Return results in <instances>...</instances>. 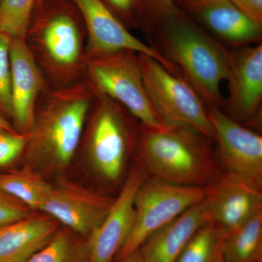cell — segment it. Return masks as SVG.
<instances>
[{
  "label": "cell",
  "mask_w": 262,
  "mask_h": 262,
  "mask_svg": "<svg viewBox=\"0 0 262 262\" xmlns=\"http://www.w3.org/2000/svg\"><path fill=\"white\" fill-rule=\"evenodd\" d=\"M203 201L208 222L228 234L262 211V190L222 171Z\"/></svg>",
  "instance_id": "obj_14"
},
{
  "label": "cell",
  "mask_w": 262,
  "mask_h": 262,
  "mask_svg": "<svg viewBox=\"0 0 262 262\" xmlns=\"http://www.w3.org/2000/svg\"><path fill=\"white\" fill-rule=\"evenodd\" d=\"M0 1H1V0H0Z\"/></svg>",
  "instance_id": "obj_35"
},
{
  "label": "cell",
  "mask_w": 262,
  "mask_h": 262,
  "mask_svg": "<svg viewBox=\"0 0 262 262\" xmlns=\"http://www.w3.org/2000/svg\"><path fill=\"white\" fill-rule=\"evenodd\" d=\"M36 0H1L0 32L11 38L25 39Z\"/></svg>",
  "instance_id": "obj_23"
},
{
  "label": "cell",
  "mask_w": 262,
  "mask_h": 262,
  "mask_svg": "<svg viewBox=\"0 0 262 262\" xmlns=\"http://www.w3.org/2000/svg\"><path fill=\"white\" fill-rule=\"evenodd\" d=\"M4 130H4V129L2 128V127H0V133H1V132H2V131H4ZM5 131H6V130H5Z\"/></svg>",
  "instance_id": "obj_34"
},
{
  "label": "cell",
  "mask_w": 262,
  "mask_h": 262,
  "mask_svg": "<svg viewBox=\"0 0 262 262\" xmlns=\"http://www.w3.org/2000/svg\"><path fill=\"white\" fill-rule=\"evenodd\" d=\"M114 199L69 179L52 184L40 211L63 227L89 237L107 214Z\"/></svg>",
  "instance_id": "obj_10"
},
{
  "label": "cell",
  "mask_w": 262,
  "mask_h": 262,
  "mask_svg": "<svg viewBox=\"0 0 262 262\" xmlns=\"http://www.w3.org/2000/svg\"><path fill=\"white\" fill-rule=\"evenodd\" d=\"M11 119L15 130L29 134L35 120L39 96L46 89V80L25 39L10 38Z\"/></svg>",
  "instance_id": "obj_15"
},
{
  "label": "cell",
  "mask_w": 262,
  "mask_h": 262,
  "mask_svg": "<svg viewBox=\"0 0 262 262\" xmlns=\"http://www.w3.org/2000/svg\"><path fill=\"white\" fill-rule=\"evenodd\" d=\"M149 34L150 46L176 67L207 106L225 107L221 85L228 78L232 51L181 9Z\"/></svg>",
  "instance_id": "obj_1"
},
{
  "label": "cell",
  "mask_w": 262,
  "mask_h": 262,
  "mask_svg": "<svg viewBox=\"0 0 262 262\" xmlns=\"http://www.w3.org/2000/svg\"><path fill=\"white\" fill-rule=\"evenodd\" d=\"M40 172L28 165L23 168L0 173V189L28 206L33 211H40L51 191Z\"/></svg>",
  "instance_id": "obj_19"
},
{
  "label": "cell",
  "mask_w": 262,
  "mask_h": 262,
  "mask_svg": "<svg viewBox=\"0 0 262 262\" xmlns=\"http://www.w3.org/2000/svg\"><path fill=\"white\" fill-rule=\"evenodd\" d=\"M146 94L165 126H185L214 140V131L204 101L187 81L155 58L139 53Z\"/></svg>",
  "instance_id": "obj_6"
},
{
  "label": "cell",
  "mask_w": 262,
  "mask_h": 262,
  "mask_svg": "<svg viewBox=\"0 0 262 262\" xmlns=\"http://www.w3.org/2000/svg\"><path fill=\"white\" fill-rule=\"evenodd\" d=\"M85 59L88 80L96 92L121 104L141 125L156 128L165 126L146 94L139 53L122 50Z\"/></svg>",
  "instance_id": "obj_5"
},
{
  "label": "cell",
  "mask_w": 262,
  "mask_h": 262,
  "mask_svg": "<svg viewBox=\"0 0 262 262\" xmlns=\"http://www.w3.org/2000/svg\"><path fill=\"white\" fill-rule=\"evenodd\" d=\"M177 3H183L185 2L192 1V0H177Z\"/></svg>",
  "instance_id": "obj_32"
},
{
  "label": "cell",
  "mask_w": 262,
  "mask_h": 262,
  "mask_svg": "<svg viewBox=\"0 0 262 262\" xmlns=\"http://www.w3.org/2000/svg\"><path fill=\"white\" fill-rule=\"evenodd\" d=\"M179 10L177 0H140L138 22L149 34Z\"/></svg>",
  "instance_id": "obj_24"
},
{
  "label": "cell",
  "mask_w": 262,
  "mask_h": 262,
  "mask_svg": "<svg viewBox=\"0 0 262 262\" xmlns=\"http://www.w3.org/2000/svg\"><path fill=\"white\" fill-rule=\"evenodd\" d=\"M227 81L229 97L225 99L227 111L224 112L241 125H253L258 120L261 107V42L232 51Z\"/></svg>",
  "instance_id": "obj_13"
},
{
  "label": "cell",
  "mask_w": 262,
  "mask_h": 262,
  "mask_svg": "<svg viewBox=\"0 0 262 262\" xmlns=\"http://www.w3.org/2000/svg\"><path fill=\"white\" fill-rule=\"evenodd\" d=\"M146 175L136 164L127 173L107 214L89 237L90 262H113L125 245L135 220V198Z\"/></svg>",
  "instance_id": "obj_12"
},
{
  "label": "cell",
  "mask_w": 262,
  "mask_h": 262,
  "mask_svg": "<svg viewBox=\"0 0 262 262\" xmlns=\"http://www.w3.org/2000/svg\"><path fill=\"white\" fill-rule=\"evenodd\" d=\"M245 15L262 24V0H229Z\"/></svg>",
  "instance_id": "obj_29"
},
{
  "label": "cell",
  "mask_w": 262,
  "mask_h": 262,
  "mask_svg": "<svg viewBox=\"0 0 262 262\" xmlns=\"http://www.w3.org/2000/svg\"><path fill=\"white\" fill-rule=\"evenodd\" d=\"M78 8L88 33L86 57L128 50L155 58L173 73L177 70L156 50L131 34L103 0H70Z\"/></svg>",
  "instance_id": "obj_11"
},
{
  "label": "cell",
  "mask_w": 262,
  "mask_h": 262,
  "mask_svg": "<svg viewBox=\"0 0 262 262\" xmlns=\"http://www.w3.org/2000/svg\"><path fill=\"white\" fill-rule=\"evenodd\" d=\"M222 171L262 189V137L215 106H207Z\"/></svg>",
  "instance_id": "obj_9"
},
{
  "label": "cell",
  "mask_w": 262,
  "mask_h": 262,
  "mask_svg": "<svg viewBox=\"0 0 262 262\" xmlns=\"http://www.w3.org/2000/svg\"><path fill=\"white\" fill-rule=\"evenodd\" d=\"M10 38L0 32V115L5 119H11L12 113Z\"/></svg>",
  "instance_id": "obj_25"
},
{
  "label": "cell",
  "mask_w": 262,
  "mask_h": 262,
  "mask_svg": "<svg viewBox=\"0 0 262 262\" xmlns=\"http://www.w3.org/2000/svg\"><path fill=\"white\" fill-rule=\"evenodd\" d=\"M222 42L236 48L261 42L262 24L245 15L229 0H192L182 3Z\"/></svg>",
  "instance_id": "obj_16"
},
{
  "label": "cell",
  "mask_w": 262,
  "mask_h": 262,
  "mask_svg": "<svg viewBox=\"0 0 262 262\" xmlns=\"http://www.w3.org/2000/svg\"><path fill=\"white\" fill-rule=\"evenodd\" d=\"M87 134V150L95 172L103 182L123 179L127 161L135 153L140 122L121 104L96 92Z\"/></svg>",
  "instance_id": "obj_4"
},
{
  "label": "cell",
  "mask_w": 262,
  "mask_h": 262,
  "mask_svg": "<svg viewBox=\"0 0 262 262\" xmlns=\"http://www.w3.org/2000/svg\"><path fill=\"white\" fill-rule=\"evenodd\" d=\"M208 222L202 201L146 239L139 248L144 261L176 262L189 239Z\"/></svg>",
  "instance_id": "obj_18"
},
{
  "label": "cell",
  "mask_w": 262,
  "mask_h": 262,
  "mask_svg": "<svg viewBox=\"0 0 262 262\" xmlns=\"http://www.w3.org/2000/svg\"><path fill=\"white\" fill-rule=\"evenodd\" d=\"M28 134L2 131L0 133V167L7 166L23 154Z\"/></svg>",
  "instance_id": "obj_26"
},
{
  "label": "cell",
  "mask_w": 262,
  "mask_h": 262,
  "mask_svg": "<svg viewBox=\"0 0 262 262\" xmlns=\"http://www.w3.org/2000/svg\"><path fill=\"white\" fill-rule=\"evenodd\" d=\"M60 227L51 215L34 212L0 227V262H26L53 238Z\"/></svg>",
  "instance_id": "obj_17"
},
{
  "label": "cell",
  "mask_w": 262,
  "mask_h": 262,
  "mask_svg": "<svg viewBox=\"0 0 262 262\" xmlns=\"http://www.w3.org/2000/svg\"><path fill=\"white\" fill-rule=\"evenodd\" d=\"M224 262H262V211L226 236Z\"/></svg>",
  "instance_id": "obj_20"
},
{
  "label": "cell",
  "mask_w": 262,
  "mask_h": 262,
  "mask_svg": "<svg viewBox=\"0 0 262 262\" xmlns=\"http://www.w3.org/2000/svg\"><path fill=\"white\" fill-rule=\"evenodd\" d=\"M212 141L189 127L140 125L136 163L149 178L187 187H208L222 173Z\"/></svg>",
  "instance_id": "obj_3"
},
{
  "label": "cell",
  "mask_w": 262,
  "mask_h": 262,
  "mask_svg": "<svg viewBox=\"0 0 262 262\" xmlns=\"http://www.w3.org/2000/svg\"><path fill=\"white\" fill-rule=\"evenodd\" d=\"M44 93L24 153L27 165L37 171H58L70 165L80 145L96 93L88 79Z\"/></svg>",
  "instance_id": "obj_2"
},
{
  "label": "cell",
  "mask_w": 262,
  "mask_h": 262,
  "mask_svg": "<svg viewBox=\"0 0 262 262\" xmlns=\"http://www.w3.org/2000/svg\"><path fill=\"white\" fill-rule=\"evenodd\" d=\"M26 262H90L89 237L59 227L51 241Z\"/></svg>",
  "instance_id": "obj_21"
},
{
  "label": "cell",
  "mask_w": 262,
  "mask_h": 262,
  "mask_svg": "<svg viewBox=\"0 0 262 262\" xmlns=\"http://www.w3.org/2000/svg\"><path fill=\"white\" fill-rule=\"evenodd\" d=\"M208 190V186L187 187L146 177L136 193L134 227L114 261L126 259L157 231L203 201Z\"/></svg>",
  "instance_id": "obj_7"
},
{
  "label": "cell",
  "mask_w": 262,
  "mask_h": 262,
  "mask_svg": "<svg viewBox=\"0 0 262 262\" xmlns=\"http://www.w3.org/2000/svg\"><path fill=\"white\" fill-rule=\"evenodd\" d=\"M26 42L39 67L51 77L67 86L77 83L80 74H86L85 50L80 29L70 15H55Z\"/></svg>",
  "instance_id": "obj_8"
},
{
  "label": "cell",
  "mask_w": 262,
  "mask_h": 262,
  "mask_svg": "<svg viewBox=\"0 0 262 262\" xmlns=\"http://www.w3.org/2000/svg\"><path fill=\"white\" fill-rule=\"evenodd\" d=\"M227 234L206 223L189 239L176 262H224V245Z\"/></svg>",
  "instance_id": "obj_22"
},
{
  "label": "cell",
  "mask_w": 262,
  "mask_h": 262,
  "mask_svg": "<svg viewBox=\"0 0 262 262\" xmlns=\"http://www.w3.org/2000/svg\"><path fill=\"white\" fill-rule=\"evenodd\" d=\"M28 206L0 189V227L34 213Z\"/></svg>",
  "instance_id": "obj_27"
},
{
  "label": "cell",
  "mask_w": 262,
  "mask_h": 262,
  "mask_svg": "<svg viewBox=\"0 0 262 262\" xmlns=\"http://www.w3.org/2000/svg\"><path fill=\"white\" fill-rule=\"evenodd\" d=\"M122 262H145V261H144L140 251H139V249H138L135 252L132 253L129 257H127L126 259L124 260Z\"/></svg>",
  "instance_id": "obj_31"
},
{
  "label": "cell",
  "mask_w": 262,
  "mask_h": 262,
  "mask_svg": "<svg viewBox=\"0 0 262 262\" xmlns=\"http://www.w3.org/2000/svg\"><path fill=\"white\" fill-rule=\"evenodd\" d=\"M0 127L4 129L5 130L8 131V132H18V131L15 130L14 127L10 123V122L5 117L2 116L1 115H0Z\"/></svg>",
  "instance_id": "obj_30"
},
{
  "label": "cell",
  "mask_w": 262,
  "mask_h": 262,
  "mask_svg": "<svg viewBox=\"0 0 262 262\" xmlns=\"http://www.w3.org/2000/svg\"><path fill=\"white\" fill-rule=\"evenodd\" d=\"M103 1L125 27L126 24L130 26L137 24L140 0H103Z\"/></svg>",
  "instance_id": "obj_28"
},
{
  "label": "cell",
  "mask_w": 262,
  "mask_h": 262,
  "mask_svg": "<svg viewBox=\"0 0 262 262\" xmlns=\"http://www.w3.org/2000/svg\"><path fill=\"white\" fill-rule=\"evenodd\" d=\"M43 2H44V0H36V3H37L38 5L42 4Z\"/></svg>",
  "instance_id": "obj_33"
}]
</instances>
